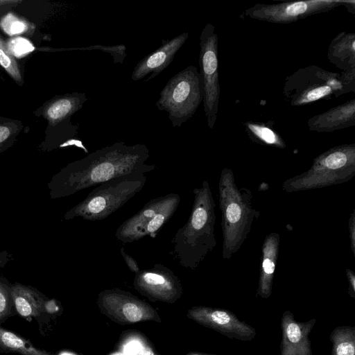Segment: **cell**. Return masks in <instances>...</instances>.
I'll return each instance as SVG.
<instances>
[{"label":"cell","mask_w":355,"mask_h":355,"mask_svg":"<svg viewBox=\"0 0 355 355\" xmlns=\"http://www.w3.org/2000/svg\"><path fill=\"white\" fill-rule=\"evenodd\" d=\"M6 48L11 55L17 58L24 56L34 50L32 44L23 37H16L10 40L6 45Z\"/></svg>","instance_id":"22"},{"label":"cell","mask_w":355,"mask_h":355,"mask_svg":"<svg viewBox=\"0 0 355 355\" xmlns=\"http://www.w3.org/2000/svg\"><path fill=\"white\" fill-rule=\"evenodd\" d=\"M227 218L230 223H236L241 218V208L236 203H232L227 208Z\"/></svg>","instance_id":"25"},{"label":"cell","mask_w":355,"mask_h":355,"mask_svg":"<svg viewBox=\"0 0 355 355\" xmlns=\"http://www.w3.org/2000/svg\"><path fill=\"white\" fill-rule=\"evenodd\" d=\"M101 312L120 324H132L143 321L160 322L157 311L149 304L120 288L105 289L97 298Z\"/></svg>","instance_id":"7"},{"label":"cell","mask_w":355,"mask_h":355,"mask_svg":"<svg viewBox=\"0 0 355 355\" xmlns=\"http://www.w3.org/2000/svg\"><path fill=\"white\" fill-rule=\"evenodd\" d=\"M186 355H218V354H208V353H202V352H189Z\"/></svg>","instance_id":"29"},{"label":"cell","mask_w":355,"mask_h":355,"mask_svg":"<svg viewBox=\"0 0 355 355\" xmlns=\"http://www.w3.org/2000/svg\"><path fill=\"white\" fill-rule=\"evenodd\" d=\"M354 125V98L315 115L307 121L309 130L317 132H331Z\"/></svg>","instance_id":"14"},{"label":"cell","mask_w":355,"mask_h":355,"mask_svg":"<svg viewBox=\"0 0 355 355\" xmlns=\"http://www.w3.org/2000/svg\"><path fill=\"white\" fill-rule=\"evenodd\" d=\"M196 193L191 216L173 237L171 242L173 250L170 252L180 266L192 269L200 259L201 232L205 228L208 219L206 207L202 205L200 191Z\"/></svg>","instance_id":"8"},{"label":"cell","mask_w":355,"mask_h":355,"mask_svg":"<svg viewBox=\"0 0 355 355\" xmlns=\"http://www.w3.org/2000/svg\"><path fill=\"white\" fill-rule=\"evenodd\" d=\"M1 26L10 35L19 34L26 29V24L12 14L7 15L1 20Z\"/></svg>","instance_id":"23"},{"label":"cell","mask_w":355,"mask_h":355,"mask_svg":"<svg viewBox=\"0 0 355 355\" xmlns=\"http://www.w3.org/2000/svg\"><path fill=\"white\" fill-rule=\"evenodd\" d=\"M10 135V130L5 126H0V143L5 141Z\"/></svg>","instance_id":"28"},{"label":"cell","mask_w":355,"mask_h":355,"mask_svg":"<svg viewBox=\"0 0 355 355\" xmlns=\"http://www.w3.org/2000/svg\"><path fill=\"white\" fill-rule=\"evenodd\" d=\"M331 355H355V327H336L329 336Z\"/></svg>","instance_id":"19"},{"label":"cell","mask_w":355,"mask_h":355,"mask_svg":"<svg viewBox=\"0 0 355 355\" xmlns=\"http://www.w3.org/2000/svg\"><path fill=\"white\" fill-rule=\"evenodd\" d=\"M344 6L355 8L354 0H306L277 3H256L245 10L243 15L250 19L273 24H290L300 19L329 12Z\"/></svg>","instance_id":"6"},{"label":"cell","mask_w":355,"mask_h":355,"mask_svg":"<svg viewBox=\"0 0 355 355\" xmlns=\"http://www.w3.org/2000/svg\"><path fill=\"white\" fill-rule=\"evenodd\" d=\"M145 174L130 173L99 184L71 210V216L92 221L105 219L143 189Z\"/></svg>","instance_id":"3"},{"label":"cell","mask_w":355,"mask_h":355,"mask_svg":"<svg viewBox=\"0 0 355 355\" xmlns=\"http://www.w3.org/2000/svg\"><path fill=\"white\" fill-rule=\"evenodd\" d=\"M355 92V69L332 72L316 65L302 67L288 76L282 93L292 107L308 105L323 98H338Z\"/></svg>","instance_id":"2"},{"label":"cell","mask_w":355,"mask_h":355,"mask_svg":"<svg viewBox=\"0 0 355 355\" xmlns=\"http://www.w3.org/2000/svg\"><path fill=\"white\" fill-rule=\"evenodd\" d=\"M315 322V318L298 322L293 313L285 311L281 318L280 355H312L309 335Z\"/></svg>","instance_id":"12"},{"label":"cell","mask_w":355,"mask_h":355,"mask_svg":"<svg viewBox=\"0 0 355 355\" xmlns=\"http://www.w3.org/2000/svg\"><path fill=\"white\" fill-rule=\"evenodd\" d=\"M174 195V193H171L151 199L138 212L118 227L115 232L116 238L124 243H132L142 239L144 231Z\"/></svg>","instance_id":"13"},{"label":"cell","mask_w":355,"mask_h":355,"mask_svg":"<svg viewBox=\"0 0 355 355\" xmlns=\"http://www.w3.org/2000/svg\"><path fill=\"white\" fill-rule=\"evenodd\" d=\"M133 286L142 295L153 302L173 304L182 295L180 279L168 267L155 263L149 269L135 274Z\"/></svg>","instance_id":"9"},{"label":"cell","mask_w":355,"mask_h":355,"mask_svg":"<svg viewBox=\"0 0 355 355\" xmlns=\"http://www.w3.org/2000/svg\"><path fill=\"white\" fill-rule=\"evenodd\" d=\"M327 56L329 62L342 71L355 69V34L343 31L331 41Z\"/></svg>","instance_id":"15"},{"label":"cell","mask_w":355,"mask_h":355,"mask_svg":"<svg viewBox=\"0 0 355 355\" xmlns=\"http://www.w3.org/2000/svg\"><path fill=\"white\" fill-rule=\"evenodd\" d=\"M148 157L149 150L144 144L130 146L115 142L73 164L66 187L73 193L122 175L150 172L155 165L146 163Z\"/></svg>","instance_id":"1"},{"label":"cell","mask_w":355,"mask_h":355,"mask_svg":"<svg viewBox=\"0 0 355 355\" xmlns=\"http://www.w3.org/2000/svg\"><path fill=\"white\" fill-rule=\"evenodd\" d=\"M188 37L189 33L186 32L171 40H162V45L158 49L146 55L136 64L131 74L132 80L137 81L150 73L145 80L148 82L158 76L171 63Z\"/></svg>","instance_id":"11"},{"label":"cell","mask_w":355,"mask_h":355,"mask_svg":"<svg viewBox=\"0 0 355 355\" xmlns=\"http://www.w3.org/2000/svg\"><path fill=\"white\" fill-rule=\"evenodd\" d=\"M0 347L21 355H54L34 347L28 340L0 327Z\"/></svg>","instance_id":"18"},{"label":"cell","mask_w":355,"mask_h":355,"mask_svg":"<svg viewBox=\"0 0 355 355\" xmlns=\"http://www.w3.org/2000/svg\"><path fill=\"white\" fill-rule=\"evenodd\" d=\"M187 317L205 327L213 329L230 339L250 341L254 338L256 330L229 310L203 306L189 309Z\"/></svg>","instance_id":"10"},{"label":"cell","mask_w":355,"mask_h":355,"mask_svg":"<svg viewBox=\"0 0 355 355\" xmlns=\"http://www.w3.org/2000/svg\"><path fill=\"white\" fill-rule=\"evenodd\" d=\"M120 252L129 270L135 274L139 272L140 268L136 260L125 252L123 247L121 248Z\"/></svg>","instance_id":"26"},{"label":"cell","mask_w":355,"mask_h":355,"mask_svg":"<svg viewBox=\"0 0 355 355\" xmlns=\"http://www.w3.org/2000/svg\"><path fill=\"white\" fill-rule=\"evenodd\" d=\"M10 302L6 291L0 286V320L10 313Z\"/></svg>","instance_id":"24"},{"label":"cell","mask_w":355,"mask_h":355,"mask_svg":"<svg viewBox=\"0 0 355 355\" xmlns=\"http://www.w3.org/2000/svg\"><path fill=\"white\" fill-rule=\"evenodd\" d=\"M248 136L268 145L284 146V140L273 127L272 121H248L243 123Z\"/></svg>","instance_id":"17"},{"label":"cell","mask_w":355,"mask_h":355,"mask_svg":"<svg viewBox=\"0 0 355 355\" xmlns=\"http://www.w3.org/2000/svg\"><path fill=\"white\" fill-rule=\"evenodd\" d=\"M202 101L200 72L190 65L173 76L159 94L155 106L168 113L173 128L191 119Z\"/></svg>","instance_id":"4"},{"label":"cell","mask_w":355,"mask_h":355,"mask_svg":"<svg viewBox=\"0 0 355 355\" xmlns=\"http://www.w3.org/2000/svg\"><path fill=\"white\" fill-rule=\"evenodd\" d=\"M351 152L352 148L350 146L333 150L324 157V164L330 169L340 168L345 165L348 159L347 155Z\"/></svg>","instance_id":"20"},{"label":"cell","mask_w":355,"mask_h":355,"mask_svg":"<svg viewBox=\"0 0 355 355\" xmlns=\"http://www.w3.org/2000/svg\"><path fill=\"white\" fill-rule=\"evenodd\" d=\"M218 52V35L214 26L208 22L200 35L199 65L204 112L211 130L217 120L220 97Z\"/></svg>","instance_id":"5"},{"label":"cell","mask_w":355,"mask_h":355,"mask_svg":"<svg viewBox=\"0 0 355 355\" xmlns=\"http://www.w3.org/2000/svg\"><path fill=\"white\" fill-rule=\"evenodd\" d=\"M0 64L16 80H20L21 76L17 65L8 52L6 44L0 37Z\"/></svg>","instance_id":"21"},{"label":"cell","mask_w":355,"mask_h":355,"mask_svg":"<svg viewBox=\"0 0 355 355\" xmlns=\"http://www.w3.org/2000/svg\"><path fill=\"white\" fill-rule=\"evenodd\" d=\"M12 296L17 313L23 318H34L44 311V301L27 288L15 287Z\"/></svg>","instance_id":"16"},{"label":"cell","mask_w":355,"mask_h":355,"mask_svg":"<svg viewBox=\"0 0 355 355\" xmlns=\"http://www.w3.org/2000/svg\"><path fill=\"white\" fill-rule=\"evenodd\" d=\"M263 268L267 275H271L275 270V264L269 259H266L263 262Z\"/></svg>","instance_id":"27"}]
</instances>
